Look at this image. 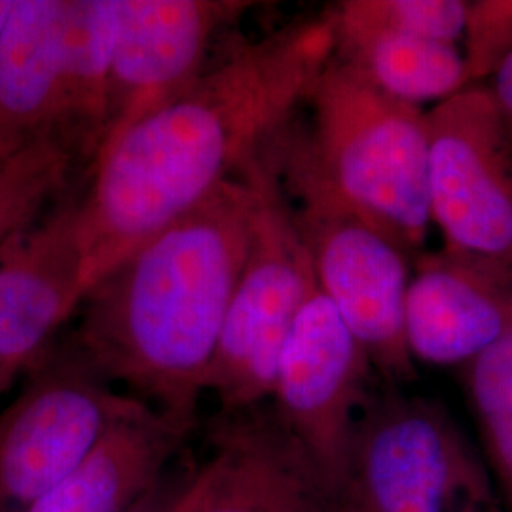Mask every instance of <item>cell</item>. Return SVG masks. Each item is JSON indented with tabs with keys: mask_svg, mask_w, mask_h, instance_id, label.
<instances>
[{
	"mask_svg": "<svg viewBox=\"0 0 512 512\" xmlns=\"http://www.w3.org/2000/svg\"><path fill=\"white\" fill-rule=\"evenodd\" d=\"M112 2L107 129L95 160L129 126L200 78L217 37L253 6L239 0Z\"/></svg>",
	"mask_w": 512,
	"mask_h": 512,
	"instance_id": "9",
	"label": "cell"
},
{
	"mask_svg": "<svg viewBox=\"0 0 512 512\" xmlns=\"http://www.w3.org/2000/svg\"><path fill=\"white\" fill-rule=\"evenodd\" d=\"M192 427L139 401L29 512H128L164 478Z\"/></svg>",
	"mask_w": 512,
	"mask_h": 512,
	"instance_id": "15",
	"label": "cell"
},
{
	"mask_svg": "<svg viewBox=\"0 0 512 512\" xmlns=\"http://www.w3.org/2000/svg\"><path fill=\"white\" fill-rule=\"evenodd\" d=\"M80 158L59 137H40L0 158V258L18 247L63 198Z\"/></svg>",
	"mask_w": 512,
	"mask_h": 512,
	"instance_id": "17",
	"label": "cell"
},
{
	"mask_svg": "<svg viewBox=\"0 0 512 512\" xmlns=\"http://www.w3.org/2000/svg\"><path fill=\"white\" fill-rule=\"evenodd\" d=\"M0 410V512H29L139 399L114 391L76 346L57 340Z\"/></svg>",
	"mask_w": 512,
	"mask_h": 512,
	"instance_id": "6",
	"label": "cell"
},
{
	"mask_svg": "<svg viewBox=\"0 0 512 512\" xmlns=\"http://www.w3.org/2000/svg\"><path fill=\"white\" fill-rule=\"evenodd\" d=\"M245 171L255 188L251 241L205 382L222 412L251 410L274 395L294 319L319 287L268 147Z\"/></svg>",
	"mask_w": 512,
	"mask_h": 512,
	"instance_id": "5",
	"label": "cell"
},
{
	"mask_svg": "<svg viewBox=\"0 0 512 512\" xmlns=\"http://www.w3.org/2000/svg\"><path fill=\"white\" fill-rule=\"evenodd\" d=\"M366 363L365 349L317 287L287 336L272 397L275 418L304 450L329 494L349 482Z\"/></svg>",
	"mask_w": 512,
	"mask_h": 512,
	"instance_id": "8",
	"label": "cell"
},
{
	"mask_svg": "<svg viewBox=\"0 0 512 512\" xmlns=\"http://www.w3.org/2000/svg\"><path fill=\"white\" fill-rule=\"evenodd\" d=\"M338 10L368 25L446 44L465 37L469 18L463 0H346Z\"/></svg>",
	"mask_w": 512,
	"mask_h": 512,
	"instance_id": "18",
	"label": "cell"
},
{
	"mask_svg": "<svg viewBox=\"0 0 512 512\" xmlns=\"http://www.w3.org/2000/svg\"><path fill=\"white\" fill-rule=\"evenodd\" d=\"M429 209L446 253L512 283V143L486 86L427 112Z\"/></svg>",
	"mask_w": 512,
	"mask_h": 512,
	"instance_id": "7",
	"label": "cell"
},
{
	"mask_svg": "<svg viewBox=\"0 0 512 512\" xmlns=\"http://www.w3.org/2000/svg\"><path fill=\"white\" fill-rule=\"evenodd\" d=\"M465 37L469 86H475L476 80L490 78L495 67L512 54L511 0L469 2Z\"/></svg>",
	"mask_w": 512,
	"mask_h": 512,
	"instance_id": "20",
	"label": "cell"
},
{
	"mask_svg": "<svg viewBox=\"0 0 512 512\" xmlns=\"http://www.w3.org/2000/svg\"><path fill=\"white\" fill-rule=\"evenodd\" d=\"M16 2L18 0H0V40H2L4 29L8 25V19H10L14 8H16Z\"/></svg>",
	"mask_w": 512,
	"mask_h": 512,
	"instance_id": "23",
	"label": "cell"
},
{
	"mask_svg": "<svg viewBox=\"0 0 512 512\" xmlns=\"http://www.w3.org/2000/svg\"><path fill=\"white\" fill-rule=\"evenodd\" d=\"M88 293L78 198H63L0 258V370L21 376L59 340Z\"/></svg>",
	"mask_w": 512,
	"mask_h": 512,
	"instance_id": "11",
	"label": "cell"
},
{
	"mask_svg": "<svg viewBox=\"0 0 512 512\" xmlns=\"http://www.w3.org/2000/svg\"><path fill=\"white\" fill-rule=\"evenodd\" d=\"M494 99L495 109L512 143V54L507 55L490 76V86H486Z\"/></svg>",
	"mask_w": 512,
	"mask_h": 512,
	"instance_id": "22",
	"label": "cell"
},
{
	"mask_svg": "<svg viewBox=\"0 0 512 512\" xmlns=\"http://www.w3.org/2000/svg\"><path fill=\"white\" fill-rule=\"evenodd\" d=\"M512 329V283L444 253L420 262L404 300L408 351L433 365L476 359Z\"/></svg>",
	"mask_w": 512,
	"mask_h": 512,
	"instance_id": "13",
	"label": "cell"
},
{
	"mask_svg": "<svg viewBox=\"0 0 512 512\" xmlns=\"http://www.w3.org/2000/svg\"><path fill=\"white\" fill-rule=\"evenodd\" d=\"M188 478L190 473L188 475L165 473L164 478L128 512H183L184 492L188 486Z\"/></svg>",
	"mask_w": 512,
	"mask_h": 512,
	"instance_id": "21",
	"label": "cell"
},
{
	"mask_svg": "<svg viewBox=\"0 0 512 512\" xmlns=\"http://www.w3.org/2000/svg\"><path fill=\"white\" fill-rule=\"evenodd\" d=\"M452 435L437 412L387 401L357 421L349 480L374 512H444L452 486Z\"/></svg>",
	"mask_w": 512,
	"mask_h": 512,
	"instance_id": "12",
	"label": "cell"
},
{
	"mask_svg": "<svg viewBox=\"0 0 512 512\" xmlns=\"http://www.w3.org/2000/svg\"><path fill=\"white\" fill-rule=\"evenodd\" d=\"M334 33V59L361 74L385 95L420 107L444 101L469 86L458 44L410 37L327 10Z\"/></svg>",
	"mask_w": 512,
	"mask_h": 512,
	"instance_id": "16",
	"label": "cell"
},
{
	"mask_svg": "<svg viewBox=\"0 0 512 512\" xmlns=\"http://www.w3.org/2000/svg\"><path fill=\"white\" fill-rule=\"evenodd\" d=\"M471 391L484 431L512 482V329L476 357Z\"/></svg>",
	"mask_w": 512,
	"mask_h": 512,
	"instance_id": "19",
	"label": "cell"
},
{
	"mask_svg": "<svg viewBox=\"0 0 512 512\" xmlns=\"http://www.w3.org/2000/svg\"><path fill=\"white\" fill-rule=\"evenodd\" d=\"M268 152L308 245L319 289L366 357L389 374H403L410 355L404 336L406 255L330 186L311 158L306 133L293 122Z\"/></svg>",
	"mask_w": 512,
	"mask_h": 512,
	"instance_id": "4",
	"label": "cell"
},
{
	"mask_svg": "<svg viewBox=\"0 0 512 512\" xmlns=\"http://www.w3.org/2000/svg\"><path fill=\"white\" fill-rule=\"evenodd\" d=\"M209 442L211 456L188 478L183 512H321L329 490L275 416L222 412Z\"/></svg>",
	"mask_w": 512,
	"mask_h": 512,
	"instance_id": "10",
	"label": "cell"
},
{
	"mask_svg": "<svg viewBox=\"0 0 512 512\" xmlns=\"http://www.w3.org/2000/svg\"><path fill=\"white\" fill-rule=\"evenodd\" d=\"M334 55L329 14L245 42L103 152L78 220L88 289L145 239L205 202L293 122Z\"/></svg>",
	"mask_w": 512,
	"mask_h": 512,
	"instance_id": "1",
	"label": "cell"
},
{
	"mask_svg": "<svg viewBox=\"0 0 512 512\" xmlns=\"http://www.w3.org/2000/svg\"><path fill=\"white\" fill-rule=\"evenodd\" d=\"M308 103L306 145L321 175L404 255L420 249L431 222L427 112L380 92L334 55Z\"/></svg>",
	"mask_w": 512,
	"mask_h": 512,
	"instance_id": "3",
	"label": "cell"
},
{
	"mask_svg": "<svg viewBox=\"0 0 512 512\" xmlns=\"http://www.w3.org/2000/svg\"><path fill=\"white\" fill-rule=\"evenodd\" d=\"M16 380H18V376H14V374H8V372H2V370H0V395H2V393H6Z\"/></svg>",
	"mask_w": 512,
	"mask_h": 512,
	"instance_id": "24",
	"label": "cell"
},
{
	"mask_svg": "<svg viewBox=\"0 0 512 512\" xmlns=\"http://www.w3.org/2000/svg\"><path fill=\"white\" fill-rule=\"evenodd\" d=\"M245 167L145 239L80 304L76 346L110 384L173 420L196 423L253 224Z\"/></svg>",
	"mask_w": 512,
	"mask_h": 512,
	"instance_id": "2",
	"label": "cell"
},
{
	"mask_svg": "<svg viewBox=\"0 0 512 512\" xmlns=\"http://www.w3.org/2000/svg\"><path fill=\"white\" fill-rule=\"evenodd\" d=\"M48 135L74 150L65 0H18L0 40V158Z\"/></svg>",
	"mask_w": 512,
	"mask_h": 512,
	"instance_id": "14",
	"label": "cell"
}]
</instances>
